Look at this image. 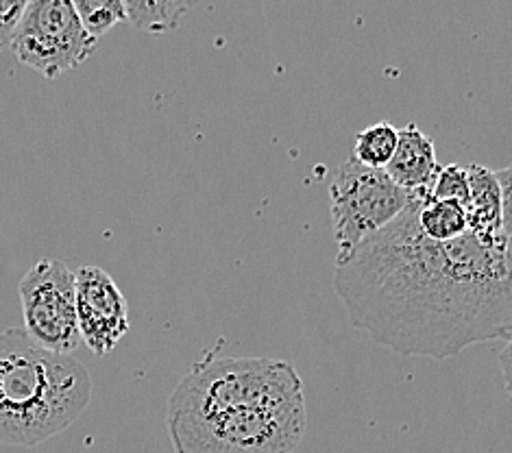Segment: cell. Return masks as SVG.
<instances>
[{
	"label": "cell",
	"instance_id": "obj_10",
	"mask_svg": "<svg viewBox=\"0 0 512 453\" xmlns=\"http://www.w3.org/2000/svg\"><path fill=\"white\" fill-rule=\"evenodd\" d=\"M419 227L430 240H458L471 231L469 212L467 207L458 201L428 197L419 205Z\"/></svg>",
	"mask_w": 512,
	"mask_h": 453
},
{
	"label": "cell",
	"instance_id": "obj_18",
	"mask_svg": "<svg viewBox=\"0 0 512 453\" xmlns=\"http://www.w3.org/2000/svg\"><path fill=\"white\" fill-rule=\"evenodd\" d=\"M508 255H510V262H512V236H508Z\"/></svg>",
	"mask_w": 512,
	"mask_h": 453
},
{
	"label": "cell",
	"instance_id": "obj_13",
	"mask_svg": "<svg viewBox=\"0 0 512 453\" xmlns=\"http://www.w3.org/2000/svg\"><path fill=\"white\" fill-rule=\"evenodd\" d=\"M72 3L79 11L83 27L96 40L118 27V24L129 22L125 0H72Z\"/></svg>",
	"mask_w": 512,
	"mask_h": 453
},
{
	"label": "cell",
	"instance_id": "obj_5",
	"mask_svg": "<svg viewBox=\"0 0 512 453\" xmlns=\"http://www.w3.org/2000/svg\"><path fill=\"white\" fill-rule=\"evenodd\" d=\"M99 40L83 27L72 0H31L11 40L22 66L57 79L88 61Z\"/></svg>",
	"mask_w": 512,
	"mask_h": 453
},
{
	"label": "cell",
	"instance_id": "obj_3",
	"mask_svg": "<svg viewBox=\"0 0 512 453\" xmlns=\"http://www.w3.org/2000/svg\"><path fill=\"white\" fill-rule=\"evenodd\" d=\"M92 399V375L24 329L0 332V445L35 447L62 434Z\"/></svg>",
	"mask_w": 512,
	"mask_h": 453
},
{
	"label": "cell",
	"instance_id": "obj_16",
	"mask_svg": "<svg viewBox=\"0 0 512 453\" xmlns=\"http://www.w3.org/2000/svg\"><path fill=\"white\" fill-rule=\"evenodd\" d=\"M502 190V220H504V236H512V166L502 168L495 173Z\"/></svg>",
	"mask_w": 512,
	"mask_h": 453
},
{
	"label": "cell",
	"instance_id": "obj_8",
	"mask_svg": "<svg viewBox=\"0 0 512 453\" xmlns=\"http://www.w3.org/2000/svg\"><path fill=\"white\" fill-rule=\"evenodd\" d=\"M384 170L401 190H406L412 197H432L434 181L438 170H441L434 140L414 122H408L404 129H399L397 151Z\"/></svg>",
	"mask_w": 512,
	"mask_h": 453
},
{
	"label": "cell",
	"instance_id": "obj_2",
	"mask_svg": "<svg viewBox=\"0 0 512 453\" xmlns=\"http://www.w3.org/2000/svg\"><path fill=\"white\" fill-rule=\"evenodd\" d=\"M175 453H292L308 430L303 382L273 358H207L166 406Z\"/></svg>",
	"mask_w": 512,
	"mask_h": 453
},
{
	"label": "cell",
	"instance_id": "obj_15",
	"mask_svg": "<svg viewBox=\"0 0 512 453\" xmlns=\"http://www.w3.org/2000/svg\"><path fill=\"white\" fill-rule=\"evenodd\" d=\"M31 0H0V51L14 40L20 20L27 14Z\"/></svg>",
	"mask_w": 512,
	"mask_h": 453
},
{
	"label": "cell",
	"instance_id": "obj_6",
	"mask_svg": "<svg viewBox=\"0 0 512 453\" xmlns=\"http://www.w3.org/2000/svg\"><path fill=\"white\" fill-rule=\"evenodd\" d=\"M20 305L24 332L40 347L72 355L81 345L77 316V275L64 260L35 262L22 277Z\"/></svg>",
	"mask_w": 512,
	"mask_h": 453
},
{
	"label": "cell",
	"instance_id": "obj_9",
	"mask_svg": "<svg viewBox=\"0 0 512 453\" xmlns=\"http://www.w3.org/2000/svg\"><path fill=\"white\" fill-rule=\"evenodd\" d=\"M471 201H469V225L473 234L484 238L504 236L502 220V190L493 170L473 164L469 166Z\"/></svg>",
	"mask_w": 512,
	"mask_h": 453
},
{
	"label": "cell",
	"instance_id": "obj_4",
	"mask_svg": "<svg viewBox=\"0 0 512 453\" xmlns=\"http://www.w3.org/2000/svg\"><path fill=\"white\" fill-rule=\"evenodd\" d=\"M410 201L412 194L401 190L386 170L369 168L353 157L347 159L329 186V214L338 244L336 257L351 253L362 240L393 223L406 212Z\"/></svg>",
	"mask_w": 512,
	"mask_h": 453
},
{
	"label": "cell",
	"instance_id": "obj_17",
	"mask_svg": "<svg viewBox=\"0 0 512 453\" xmlns=\"http://www.w3.org/2000/svg\"><path fill=\"white\" fill-rule=\"evenodd\" d=\"M499 366H502L504 384H506V390L512 399V338L506 342V349L499 353Z\"/></svg>",
	"mask_w": 512,
	"mask_h": 453
},
{
	"label": "cell",
	"instance_id": "obj_14",
	"mask_svg": "<svg viewBox=\"0 0 512 453\" xmlns=\"http://www.w3.org/2000/svg\"><path fill=\"white\" fill-rule=\"evenodd\" d=\"M434 199L443 201H458L465 207H469L471 201V179H469V168L449 164L438 170V177L432 188Z\"/></svg>",
	"mask_w": 512,
	"mask_h": 453
},
{
	"label": "cell",
	"instance_id": "obj_11",
	"mask_svg": "<svg viewBox=\"0 0 512 453\" xmlns=\"http://www.w3.org/2000/svg\"><path fill=\"white\" fill-rule=\"evenodd\" d=\"M197 0H125L133 27L151 35L175 31Z\"/></svg>",
	"mask_w": 512,
	"mask_h": 453
},
{
	"label": "cell",
	"instance_id": "obj_1",
	"mask_svg": "<svg viewBox=\"0 0 512 453\" xmlns=\"http://www.w3.org/2000/svg\"><path fill=\"white\" fill-rule=\"evenodd\" d=\"M404 214L336 257L334 288L353 327L401 355L447 360L471 345L512 338L508 238L465 234L436 242Z\"/></svg>",
	"mask_w": 512,
	"mask_h": 453
},
{
	"label": "cell",
	"instance_id": "obj_12",
	"mask_svg": "<svg viewBox=\"0 0 512 453\" xmlns=\"http://www.w3.org/2000/svg\"><path fill=\"white\" fill-rule=\"evenodd\" d=\"M353 140H356L353 142V159H356V162L369 168L384 170L397 151L399 129L382 120L356 133Z\"/></svg>",
	"mask_w": 512,
	"mask_h": 453
},
{
	"label": "cell",
	"instance_id": "obj_7",
	"mask_svg": "<svg viewBox=\"0 0 512 453\" xmlns=\"http://www.w3.org/2000/svg\"><path fill=\"white\" fill-rule=\"evenodd\" d=\"M75 275L81 340L94 355L112 353L129 332L127 299L101 266L83 264Z\"/></svg>",
	"mask_w": 512,
	"mask_h": 453
}]
</instances>
